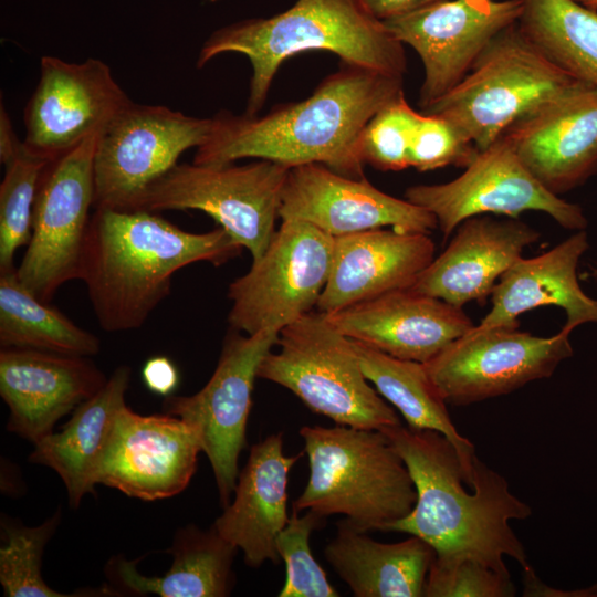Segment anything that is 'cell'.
Masks as SVG:
<instances>
[{
    "mask_svg": "<svg viewBox=\"0 0 597 597\" xmlns=\"http://www.w3.org/2000/svg\"><path fill=\"white\" fill-rule=\"evenodd\" d=\"M383 431L404 460L417 491L411 512L383 532H400L429 543L438 558H470L510 574L504 557L530 566L525 547L510 525L531 506L507 481L475 455L472 481L455 446L441 432L401 423Z\"/></svg>",
    "mask_w": 597,
    "mask_h": 597,
    "instance_id": "cell-1",
    "label": "cell"
},
{
    "mask_svg": "<svg viewBox=\"0 0 597 597\" xmlns=\"http://www.w3.org/2000/svg\"><path fill=\"white\" fill-rule=\"evenodd\" d=\"M402 83L404 77L343 63L301 102L279 105L263 116L219 112L192 163L219 166L250 157L289 168L316 163L364 178L360 134L378 111L404 93Z\"/></svg>",
    "mask_w": 597,
    "mask_h": 597,
    "instance_id": "cell-2",
    "label": "cell"
},
{
    "mask_svg": "<svg viewBox=\"0 0 597 597\" xmlns=\"http://www.w3.org/2000/svg\"><path fill=\"white\" fill-rule=\"evenodd\" d=\"M241 250L221 227L192 233L156 212L95 209L78 280L104 331H130L142 327L170 294L178 270L201 261L219 266Z\"/></svg>",
    "mask_w": 597,
    "mask_h": 597,
    "instance_id": "cell-3",
    "label": "cell"
},
{
    "mask_svg": "<svg viewBox=\"0 0 597 597\" xmlns=\"http://www.w3.org/2000/svg\"><path fill=\"white\" fill-rule=\"evenodd\" d=\"M310 50L329 51L343 63L404 77V44L374 15L364 0H296L270 18L238 21L212 32L197 67L228 52L244 54L252 67L245 115L262 108L273 78L289 57Z\"/></svg>",
    "mask_w": 597,
    "mask_h": 597,
    "instance_id": "cell-4",
    "label": "cell"
},
{
    "mask_svg": "<svg viewBox=\"0 0 597 597\" xmlns=\"http://www.w3.org/2000/svg\"><path fill=\"white\" fill-rule=\"evenodd\" d=\"M310 478L296 511L342 514L353 527L380 531L407 516L417 501L410 473L380 430L336 425L300 429Z\"/></svg>",
    "mask_w": 597,
    "mask_h": 597,
    "instance_id": "cell-5",
    "label": "cell"
},
{
    "mask_svg": "<svg viewBox=\"0 0 597 597\" xmlns=\"http://www.w3.org/2000/svg\"><path fill=\"white\" fill-rule=\"evenodd\" d=\"M258 377L291 390L313 412L336 425L381 430L400 425L396 411L365 377L349 338L320 311L280 331Z\"/></svg>",
    "mask_w": 597,
    "mask_h": 597,
    "instance_id": "cell-6",
    "label": "cell"
},
{
    "mask_svg": "<svg viewBox=\"0 0 597 597\" xmlns=\"http://www.w3.org/2000/svg\"><path fill=\"white\" fill-rule=\"evenodd\" d=\"M580 83L544 56L517 23L500 32L470 71L423 113L447 118L483 150L531 109Z\"/></svg>",
    "mask_w": 597,
    "mask_h": 597,
    "instance_id": "cell-7",
    "label": "cell"
},
{
    "mask_svg": "<svg viewBox=\"0 0 597 597\" xmlns=\"http://www.w3.org/2000/svg\"><path fill=\"white\" fill-rule=\"evenodd\" d=\"M290 168L260 159L247 165L177 164L148 185L128 210H200L209 214L252 261L274 232Z\"/></svg>",
    "mask_w": 597,
    "mask_h": 597,
    "instance_id": "cell-8",
    "label": "cell"
},
{
    "mask_svg": "<svg viewBox=\"0 0 597 597\" xmlns=\"http://www.w3.org/2000/svg\"><path fill=\"white\" fill-rule=\"evenodd\" d=\"M334 237L302 220H283L250 270L228 287L232 329L280 332L312 312L329 277Z\"/></svg>",
    "mask_w": 597,
    "mask_h": 597,
    "instance_id": "cell-9",
    "label": "cell"
},
{
    "mask_svg": "<svg viewBox=\"0 0 597 597\" xmlns=\"http://www.w3.org/2000/svg\"><path fill=\"white\" fill-rule=\"evenodd\" d=\"M101 132L50 161L42 172L32 234L17 274L43 302L50 303L66 282L78 280L90 210L94 208V154Z\"/></svg>",
    "mask_w": 597,
    "mask_h": 597,
    "instance_id": "cell-10",
    "label": "cell"
},
{
    "mask_svg": "<svg viewBox=\"0 0 597 597\" xmlns=\"http://www.w3.org/2000/svg\"><path fill=\"white\" fill-rule=\"evenodd\" d=\"M279 334L264 329L243 336L233 329L226 336L208 383L191 396L169 395L163 401L165 413L180 418L198 434L223 509L231 503L239 476L238 461L247 444V422L258 369L277 344Z\"/></svg>",
    "mask_w": 597,
    "mask_h": 597,
    "instance_id": "cell-11",
    "label": "cell"
},
{
    "mask_svg": "<svg viewBox=\"0 0 597 597\" xmlns=\"http://www.w3.org/2000/svg\"><path fill=\"white\" fill-rule=\"evenodd\" d=\"M212 117L130 102L101 132L94 154V209L128 210L136 197L201 146Z\"/></svg>",
    "mask_w": 597,
    "mask_h": 597,
    "instance_id": "cell-12",
    "label": "cell"
},
{
    "mask_svg": "<svg viewBox=\"0 0 597 597\" xmlns=\"http://www.w3.org/2000/svg\"><path fill=\"white\" fill-rule=\"evenodd\" d=\"M570 333L565 326L549 337L511 327H473L422 364L447 404L468 406L551 377L574 353Z\"/></svg>",
    "mask_w": 597,
    "mask_h": 597,
    "instance_id": "cell-13",
    "label": "cell"
},
{
    "mask_svg": "<svg viewBox=\"0 0 597 597\" xmlns=\"http://www.w3.org/2000/svg\"><path fill=\"white\" fill-rule=\"evenodd\" d=\"M405 198L430 211L447 239L468 218L502 214L517 219L525 211H541L568 230H585L580 206L546 189L501 136L480 150L455 179L409 187Z\"/></svg>",
    "mask_w": 597,
    "mask_h": 597,
    "instance_id": "cell-14",
    "label": "cell"
},
{
    "mask_svg": "<svg viewBox=\"0 0 597 597\" xmlns=\"http://www.w3.org/2000/svg\"><path fill=\"white\" fill-rule=\"evenodd\" d=\"M132 100L102 60L81 63L44 55L24 108L25 149L49 161L101 132Z\"/></svg>",
    "mask_w": 597,
    "mask_h": 597,
    "instance_id": "cell-15",
    "label": "cell"
},
{
    "mask_svg": "<svg viewBox=\"0 0 597 597\" xmlns=\"http://www.w3.org/2000/svg\"><path fill=\"white\" fill-rule=\"evenodd\" d=\"M521 12V0H439L383 20L422 62V111L455 86L490 42L519 21Z\"/></svg>",
    "mask_w": 597,
    "mask_h": 597,
    "instance_id": "cell-16",
    "label": "cell"
},
{
    "mask_svg": "<svg viewBox=\"0 0 597 597\" xmlns=\"http://www.w3.org/2000/svg\"><path fill=\"white\" fill-rule=\"evenodd\" d=\"M196 431L168 413L143 416L125 405L94 472L95 484L144 501L182 492L197 465Z\"/></svg>",
    "mask_w": 597,
    "mask_h": 597,
    "instance_id": "cell-17",
    "label": "cell"
},
{
    "mask_svg": "<svg viewBox=\"0 0 597 597\" xmlns=\"http://www.w3.org/2000/svg\"><path fill=\"white\" fill-rule=\"evenodd\" d=\"M279 218L306 221L334 238L385 227L420 233L438 228L427 209L316 163L290 168Z\"/></svg>",
    "mask_w": 597,
    "mask_h": 597,
    "instance_id": "cell-18",
    "label": "cell"
},
{
    "mask_svg": "<svg viewBox=\"0 0 597 597\" xmlns=\"http://www.w3.org/2000/svg\"><path fill=\"white\" fill-rule=\"evenodd\" d=\"M533 176L561 195L597 172V85H579L541 103L502 135Z\"/></svg>",
    "mask_w": 597,
    "mask_h": 597,
    "instance_id": "cell-19",
    "label": "cell"
},
{
    "mask_svg": "<svg viewBox=\"0 0 597 597\" xmlns=\"http://www.w3.org/2000/svg\"><path fill=\"white\" fill-rule=\"evenodd\" d=\"M106 381L87 357L1 348L0 395L10 411L7 430L35 444Z\"/></svg>",
    "mask_w": 597,
    "mask_h": 597,
    "instance_id": "cell-20",
    "label": "cell"
},
{
    "mask_svg": "<svg viewBox=\"0 0 597 597\" xmlns=\"http://www.w3.org/2000/svg\"><path fill=\"white\" fill-rule=\"evenodd\" d=\"M325 315L347 338L419 363H427L475 326L462 308L410 287Z\"/></svg>",
    "mask_w": 597,
    "mask_h": 597,
    "instance_id": "cell-21",
    "label": "cell"
},
{
    "mask_svg": "<svg viewBox=\"0 0 597 597\" xmlns=\"http://www.w3.org/2000/svg\"><path fill=\"white\" fill-rule=\"evenodd\" d=\"M446 250L418 275L410 289L462 308L492 294L501 275L540 239L527 223L474 216L457 227Z\"/></svg>",
    "mask_w": 597,
    "mask_h": 597,
    "instance_id": "cell-22",
    "label": "cell"
},
{
    "mask_svg": "<svg viewBox=\"0 0 597 597\" xmlns=\"http://www.w3.org/2000/svg\"><path fill=\"white\" fill-rule=\"evenodd\" d=\"M334 239L329 277L316 305L324 314L411 287L434 259L428 233L380 228Z\"/></svg>",
    "mask_w": 597,
    "mask_h": 597,
    "instance_id": "cell-23",
    "label": "cell"
},
{
    "mask_svg": "<svg viewBox=\"0 0 597 597\" xmlns=\"http://www.w3.org/2000/svg\"><path fill=\"white\" fill-rule=\"evenodd\" d=\"M284 455L282 432L252 446L239 472L234 500L213 523L218 533L238 549L250 567L276 563V538L287 523V482L301 458Z\"/></svg>",
    "mask_w": 597,
    "mask_h": 597,
    "instance_id": "cell-24",
    "label": "cell"
},
{
    "mask_svg": "<svg viewBox=\"0 0 597 597\" xmlns=\"http://www.w3.org/2000/svg\"><path fill=\"white\" fill-rule=\"evenodd\" d=\"M588 247L586 231L579 230L541 255L520 258L499 279L492 307L474 328H517L521 314L547 305L564 310V326L572 331L597 323V300L586 295L577 280V265Z\"/></svg>",
    "mask_w": 597,
    "mask_h": 597,
    "instance_id": "cell-25",
    "label": "cell"
},
{
    "mask_svg": "<svg viewBox=\"0 0 597 597\" xmlns=\"http://www.w3.org/2000/svg\"><path fill=\"white\" fill-rule=\"evenodd\" d=\"M323 554L356 597H421L436 557L418 536L381 543L345 520Z\"/></svg>",
    "mask_w": 597,
    "mask_h": 597,
    "instance_id": "cell-26",
    "label": "cell"
},
{
    "mask_svg": "<svg viewBox=\"0 0 597 597\" xmlns=\"http://www.w3.org/2000/svg\"><path fill=\"white\" fill-rule=\"evenodd\" d=\"M239 549L212 525L201 530L193 524L179 530L172 546V563L163 576H144L136 561L113 557L106 565L113 589L160 597H226L234 586L232 564Z\"/></svg>",
    "mask_w": 597,
    "mask_h": 597,
    "instance_id": "cell-27",
    "label": "cell"
},
{
    "mask_svg": "<svg viewBox=\"0 0 597 597\" xmlns=\"http://www.w3.org/2000/svg\"><path fill=\"white\" fill-rule=\"evenodd\" d=\"M129 379L130 368L117 367L105 385L74 410L63 429L35 443L29 457L31 462L49 467L60 475L72 507H77L87 493H95L94 472L126 405Z\"/></svg>",
    "mask_w": 597,
    "mask_h": 597,
    "instance_id": "cell-28",
    "label": "cell"
},
{
    "mask_svg": "<svg viewBox=\"0 0 597 597\" xmlns=\"http://www.w3.org/2000/svg\"><path fill=\"white\" fill-rule=\"evenodd\" d=\"M362 370L376 390L405 418L411 429L443 433L458 449L464 470L472 480L475 449L460 434L447 409V402L419 362L392 357L350 339Z\"/></svg>",
    "mask_w": 597,
    "mask_h": 597,
    "instance_id": "cell-29",
    "label": "cell"
},
{
    "mask_svg": "<svg viewBox=\"0 0 597 597\" xmlns=\"http://www.w3.org/2000/svg\"><path fill=\"white\" fill-rule=\"evenodd\" d=\"M0 345L82 357L101 348L94 334L29 291L17 269L0 273Z\"/></svg>",
    "mask_w": 597,
    "mask_h": 597,
    "instance_id": "cell-30",
    "label": "cell"
},
{
    "mask_svg": "<svg viewBox=\"0 0 597 597\" xmlns=\"http://www.w3.org/2000/svg\"><path fill=\"white\" fill-rule=\"evenodd\" d=\"M521 2V32L557 67L597 85V12L574 0Z\"/></svg>",
    "mask_w": 597,
    "mask_h": 597,
    "instance_id": "cell-31",
    "label": "cell"
},
{
    "mask_svg": "<svg viewBox=\"0 0 597 597\" xmlns=\"http://www.w3.org/2000/svg\"><path fill=\"white\" fill-rule=\"evenodd\" d=\"M49 163L30 154L23 145L19 154L4 165L0 185V273L17 269L15 252L30 242L35 197Z\"/></svg>",
    "mask_w": 597,
    "mask_h": 597,
    "instance_id": "cell-32",
    "label": "cell"
},
{
    "mask_svg": "<svg viewBox=\"0 0 597 597\" xmlns=\"http://www.w3.org/2000/svg\"><path fill=\"white\" fill-rule=\"evenodd\" d=\"M60 522V513L39 526L6 524V543L0 549V584L7 597H70L91 594H63L49 587L42 578L44 547ZM87 593V591H86Z\"/></svg>",
    "mask_w": 597,
    "mask_h": 597,
    "instance_id": "cell-33",
    "label": "cell"
},
{
    "mask_svg": "<svg viewBox=\"0 0 597 597\" xmlns=\"http://www.w3.org/2000/svg\"><path fill=\"white\" fill-rule=\"evenodd\" d=\"M324 520V516L311 510L298 515V511L293 509L286 525L276 538V551L285 563L286 572L280 597L339 596L311 553V533Z\"/></svg>",
    "mask_w": 597,
    "mask_h": 597,
    "instance_id": "cell-34",
    "label": "cell"
},
{
    "mask_svg": "<svg viewBox=\"0 0 597 597\" xmlns=\"http://www.w3.org/2000/svg\"><path fill=\"white\" fill-rule=\"evenodd\" d=\"M419 113L400 94L378 111L359 137L363 161L384 171L409 167V147Z\"/></svg>",
    "mask_w": 597,
    "mask_h": 597,
    "instance_id": "cell-35",
    "label": "cell"
},
{
    "mask_svg": "<svg viewBox=\"0 0 597 597\" xmlns=\"http://www.w3.org/2000/svg\"><path fill=\"white\" fill-rule=\"evenodd\" d=\"M480 150L452 122L419 113L409 147V167L429 171L446 166L468 167Z\"/></svg>",
    "mask_w": 597,
    "mask_h": 597,
    "instance_id": "cell-36",
    "label": "cell"
},
{
    "mask_svg": "<svg viewBox=\"0 0 597 597\" xmlns=\"http://www.w3.org/2000/svg\"><path fill=\"white\" fill-rule=\"evenodd\" d=\"M511 574L470 558H438L429 569L425 597H512Z\"/></svg>",
    "mask_w": 597,
    "mask_h": 597,
    "instance_id": "cell-37",
    "label": "cell"
},
{
    "mask_svg": "<svg viewBox=\"0 0 597 597\" xmlns=\"http://www.w3.org/2000/svg\"><path fill=\"white\" fill-rule=\"evenodd\" d=\"M145 386L160 396H169L178 384V371L174 363L165 356L149 358L142 370Z\"/></svg>",
    "mask_w": 597,
    "mask_h": 597,
    "instance_id": "cell-38",
    "label": "cell"
},
{
    "mask_svg": "<svg viewBox=\"0 0 597 597\" xmlns=\"http://www.w3.org/2000/svg\"><path fill=\"white\" fill-rule=\"evenodd\" d=\"M369 10L380 20L402 15L439 0H364Z\"/></svg>",
    "mask_w": 597,
    "mask_h": 597,
    "instance_id": "cell-39",
    "label": "cell"
},
{
    "mask_svg": "<svg viewBox=\"0 0 597 597\" xmlns=\"http://www.w3.org/2000/svg\"><path fill=\"white\" fill-rule=\"evenodd\" d=\"M23 147L11 124L10 117L3 107L0 106V161L2 165L15 157Z\"/></svg>",
    "mask_w": 597,
    "mask_h": 597,
    "instance_id": "cell-40",
    "label": "cell"
},
{
    "mask_svg": "<svg viewBox=\"0 0 597 597\" xmlns=\"http://www.w3.org/2000/svg\"><path fill=\"white\" fill-rule=\"evenodd\" d=\"M575 2L582 4L583 7L597 11V0H574Z\"/></svg>",
    "mask_w": 597,
    "mask_h": 597,
    "instance_id": "cell-41",
    "label": "cell"
},
{
    "mask_svg": "<svg viewBox=\"0 0 597 597\" xmlns=\"http://www.w3.org/2000/svg\"><path fill=\"white\" fill-rule=\"evenodd\" d=\"M210 2H217V1H220V0H209Z\"/></svg>",
    "mask_w": 597,
    "mask_h": 597,
    "instance_id": "cell-42",
    "label": "cell"
}]
</instances>
